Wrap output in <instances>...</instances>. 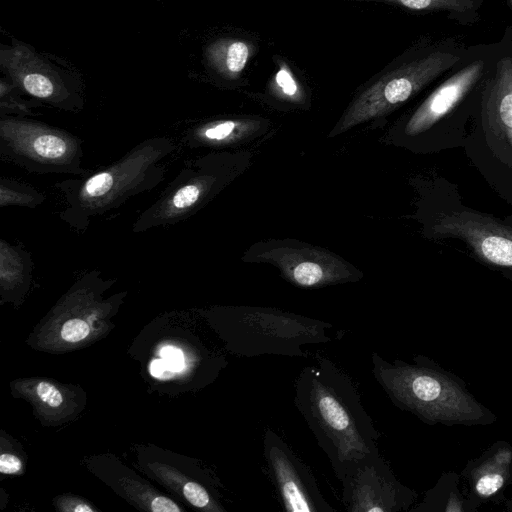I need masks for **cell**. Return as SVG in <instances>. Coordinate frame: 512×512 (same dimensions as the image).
<instances>
[{
  "label": "cell",
  "instance_id": "obj_16",
  "mask_svg": "<svg viewBox=\"0 0 512 512\" xmlns=\"http://www.w3.org/2000/svg\"><path fill=\"white\" fill-rule=\"evenodd\" d=\"M33 272L29 251L20 245L0 239L1 302H20L28 292Z\"/></svg>",
  "mask_w": 512,
  "mask_h": 512
},
{
  "label": "cell",
  "instance_id": "obj_5",
  "mask_svg": "<svg viewBox=\"0 0 512 512\" xmlns=\"http://www.w3.org/2000/svg\"><path fill=\"white\" fill-rule=\"evenodd\" d=\"M114 279L105 278L98 269L79 277L43 319L37 345L61 351L88 344L102 335L108 320L117 312L127 292L108 297Z\"/></svg>",
  "mask_w": 512,
  "mask_h": 512
},
{
  "label": "cell",
  "instance_id": "obj_17",
  "mask_svg": "<svg viewBox=\"0 0 512 512\" xmlns=\"http://www.w3.org/2000/svg\"><path fill=\"white\" fill-rule=\"evenodd\" d=\"M255 51L256 46L250 40L223 37L207 45L204 57L209 69L218 77L234 81L240 77Z\"/></svg>",
  "mask_w": 512,
  "mask_h": 512
},
{
  "label": "cell",
  "instance_id": "obj_24",
  "mask_svg": "<svg viewBox=\"0 0 512 512\" xmlns=\"http://www.w3.org/2000/svg\"><path fill=\"white\" fill-rule=\"evenodd\" d=\"M24 470L22 459L11 451L2 448L0 454V472L5 475H18Z\"/></svg>",
  "mask_w": 512,
  "mask_h": 512
},
{
  "label": "cell",
  "instance_id": "obj_13",
  "mask_svg": "<svg viewBox=\"0 0 512 512\" xmlns=\"http://www.w3.org/2000/svg\"><path fill=\"white\" fill-rule=\"evenodd\" d=\"M263 456L268 475L285 511H336L324 498L310 468L270 427L263 435Z\"/></svg>",
  "mask_w": 512,
  "mask_h": 512
},
{
  "label": "cell",
  "instance_id": "obj_4",
  "mask_svg": "<svg viewBox=\"0 0 512 512\" xmlns=\"http://www.w3.org/2000/svg\"><path fill=\"white\" fill-rule=\"evenodd\" d=\"M490 185L512 206V58H501L481 91L462 147Z\"/></svg>",
  "mask_w": 512,
  "mask_h": 512
},
{
  "label": "cell",
  "instance_id": "obj_10",
  "mask_svg": "<svg viewBox=\"0 0 512 512\" xmlns=\"http://www.w3.org/2000/svg\"><path fill=\"white\" fill-rule=\"evenodd\" d=\"M227 157L208 154L190 160L132 225L133 233L180 223L198 212L230 177Z\"/></svg>",
  "mask_w": 512,
  "mask_h": 512
},
{
  "label": "cell",
  "instance_id": "obj_2",
  "mask_svg": "<svg viewBox=\"0 0 512 512\" xmlns=\"http://www.w3.org/2000/svg\"><path fill=\"white\" fill-rule=\"evenodd\" d=\"M176 149L177 144L170 137H150L93 173L56 182L54 187L64 203L58 213L60 219L70 228L83 232L94 218L155 189L165 179V159Z\"/></svg>",
  "mask_w": 512,
  "mask_h": 512
},
{
  "label": "cell",
  "instance_id": "obj_1",
  "mask_svg": "<svg viewBox=\"0 0 512 512\" xmlns=\"http://www.w3.org/2000/svg\"><path fill=\"white\" fill-rule=\"evenodd\" d=\"M294 404L339 481L353 461L378 451L380 434L354 382L329 358L301 370Z\"/></svg>",
  "mask_w": 512,
  "mask_h": 512
},
{
  "label": "cell",
  "instance_id": "obj_21",
  "mask_svg": "<svg viewBox=\"0 0 512 512\" xmlns=\"http://www.w3.org/2000/svg\"><path fill=\"white\" fill-rule=\"evenodd\" d=\"M275 72L270 81L271 90L289 101H300L302 87L291 65L282 57L274 56Z\"/></svg>",
  "mask_w": 512,
  "mask_h": 512
},
{
  "label": "cell",
  "instance_id": "obj_12",
  "mask_svg": "<svg viewBox=\"0 0 512 512\" xmlns=\"http://www.w3.org/2000/svg\"><path fill=\"white\" fill-rule=\"evenodd\" d=\"M0 64L21 92L53 107L78 111L83 97L77 81L68 78L25 44L13 42L0 51Z\"/></svg>",
  "mask_w": 512,
  "mask_h": 512
},
{
  "label": "cell",
  "instance_id": "obj_8",
  "mask_svg": "<svg viewBox=\"0 0 512 512\" xmlns=\"http://www.w3.org/2000/svg\"><path fill=\"white\" fill-rule=\"evenodd\" d=\"M0 156L29 173H89L83 167V142L79 137L24 116L1 115Z\"/></svg>",
  "mask_w": 512,
  "mask_h": 512
},
{
  "label": "cell",
  "instance_id": "obj_9",
  "mask_svg": "<svg viewBox=\"0 0 512 512\" xmlns=\"http://www.w3.org/2000/svg\"><path fill=\"white\" fill-rule=\"evenodd\" d=\"M484 62L476 60L433 90L411 113L404 134L425 142L430 151L463 147L472 119L459 109L483 75Z\"/></svg>",
  "mask_w": 512,
  "mask_h": 512
},
{
  "label": "cell",
  "instance_id": "obj_23",
  "mask_svg": "<svg viewBox=\"0 0 512 512\" xmlns=\"http://www.w3.org/2000/svg\"><path fill=\"white\" fill-rule=\"evenodd\" d=\"M55 506L62 512H95L97 509L86 500L74 495H62L56 498Z\"/></svg>",
  "mask_w": 512,
  "mask_h": 512
},
{
  "label": "cell",
  "instance_id": "obj_18",
  "mask_svg": "<svg viewBox=\"0 0 512 512\" xmlns=\"http://www.w3.org/2000/svg\"><path fill=\"white\" fill-rule=\"evenodd\" d=\"M285 259V264H279L284 276L300 287L316 288L355 279V275L346 267L340 264H325V259L306 258L300 254L292 256V261Z\"/></svg>",
  "mask_w": 512,
  "mask_h": 512
},
{
  "label": "cell",
  "instance_id": "obj_25",
  "mask_svg": "<svg viewBox=\"0 0 512 512\" xmlns=\"http://www.w3.org/2000/svg\"><path fill=\"white\" fill-rule=\"evenodd\" d=\"M504 478L498 473H490L482 476L477 484L476 490L482 496H490L497 492L503 485Z\"/></svg>",
  "mask_w": 512,
  "mask_h": 512
},
{
  "label": "cell",
  "instance_id": "obj_26",
  "mask_svg": "<svg viewBox=\"0 0 512 512\" xmlns=\"http://www.w3.org/2000/svg\"><path fill=\"white\" fill-rule=\"evenodd\" d=\"M508 1H509L510 5L512 6V0H508Z\"/></svg>",
  "mask_w": 512,
  "mask_h": 512
},
{
  "label": "cell",
  "instance_id": "obj_15",
  "mask_svg": "<svg viewBox=\"0 0 512 512\" xmlns=\"http://www.w3.org/2000/svg\"><path fill=\"white\" fill-rule=\"evenodd\" d=\"M14 394L29 401L42 421L65 422L77 414L84 402L72 387L45 378L18 379L11 383Z\"/></svg>",
  "mask_w": 512,
  "mask_h": 512
},
{
  "label": "cell",
  "instance_id": "obj_22",
  "mask_svg": "<svg viewBox=\"0 0 512 512\" xmlns=\"http://www.w3.org/2000/svg\"><path fill=\"white\" fill-rule=\"evenodd\" d=\"M20 90L11 82L1 80L0 84V109L1 115L16 113L17 116L31 115L32 105L20 98Z\"/></svg>",
  "mask_w": 512,
  "mask_h": 512
},
{
  "label": "cell",
  "instance_id": "obj_6",
  "mask_svg": "<svg viewBox=\"0 0 512 512\" xmlns=\"http://www.w3.org/2000/svg\"><path fill=\"white\" fill-rule=\"evenodd\" d=\"M443 51L405 54L370 78L355 95L331 135L341 134L400 107L459 61Z\"/></svg>",
  "mask_w": 512,
  "mask_h": 512
},
{
  "label": "cell",
  "instance_id": "obj_20",
  "mask_svg": "<svg viewBox=\"0 0 512 512\" xmlns=\"http://www.w3.org/2000/svg\"><path fill=\"white\" fill-rule=\"evenodd\" d=\"M46 196L35 187L11 178H0V207L36 208Z\"/></svg>",
  "mask_w": 512,
  "mask_h": 512
},
{
  "label": "cell",
  "instance_id": "obj_11",
  "mask_svg": "<svg viewBox=\"0 0 512 512\" xmlns=\"http://www.w3.org/2000/svg\"><path fill=\"white\" fill-rule=\"evenodd\" d=\"M372 373L390 400L399 408L425 419L464 414L465 399L429 369L371 356Z\"/></svg>",
  "mask_w": 512,
  "mask_h": 512
},
{
  "label": "cell",
  "instance_id": "obj_3",
  "mask_svg": "<svg viewBox=\"0 0 512 512\" xmlns=\"http://www.w3.org/2000/svg\"><path fill=\"white\" fill-rule=\"evenodd\" d=\"M213 330L235 355L307 357L304 347L331 341L332 324L273 308L213 307L205 312Z\"/></svg>",
  "mask_w": 512,
  "mask_h": 512
},
{
  "label": "cell",
  "instance_id": "obj_7",
  "mask_svg": "<svg viewBox=\"0 0 512 512\" xmlns=\"http://www.w3.org/2000/svg\"><path fill=\"white\" fill-rule=\"evenodd\" d=\"M435 190L429 235L457 240L480 263L512 276V221L466 206L446 179Z\"/></svg>",
  "mask_w": 512,
  "mask_h": 512
},
{
  "label": "cell",
  "instance_id": "obj_19",
  "mask_svg": "<svg viewBox=\"0 0 512 512\" xmlns=\"http://www.w3.org/2000/svg\"><path fill=\"white\" fill-rule=\"evenodd\" d=\"M158 479L176 490L193 507L210 512H224L214 493L193 479L178 474L173 468L160 464L150 465Z\"/></svg>",
  "mask_w": 512,
  "mask_h": 512
},
{
  "label": "cell",
  "instance_id": "obj_14",
  "mask_svg": "<svg viewBox=\"0 0 512 512\" xmlns=\"http://www.w3.org/2000/svg\"><path fill=\"white\" fill-rule=\"evenodd\" d=\"M340 482L341 502L350 512H396L409 500L379 450L353 461Z\"/></svg>",
  "mask_w": 512,
  "mask_h": 512
}]
</instances>
